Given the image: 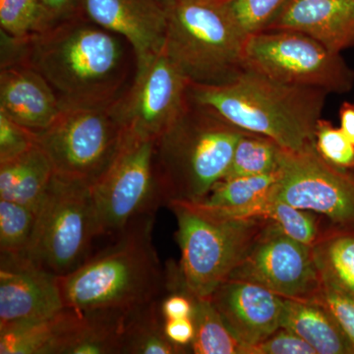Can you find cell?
<instances>
[{"label":"cell","instance_id":"obj_1","mask_svg":"<svg viewBox=\"0 0 354 354\" xmlns=\"http://www.w3.org/2000/svg\"><path fill=\"white\" fill-rule=\"evenodd\" d=\"M122 41L75 13L21 41L17 64L41 74L62 108L113 106L130 86L129 57Z\"/></svg>","mask_w":354,"mask_h":354},{"label":"cell","instance_id":"obj_2","mask_svg":"<svg viewBox=\"0 0 354 354\" xmlns=\"http://www.w3.org/2000/svg\"><path fill=\"white\" fill-rule=\"evenodd\" d=\"M328 94L279 82L248 68L225 85L188 86L193 101L244 131L269 137L292 152L315 148L316 127Z\"/></svg>","mask_w":354,"mask_h":354},{"label":"cell","instance_id":"obj_3","mask_svg":"<svg viewBox=\"0 0 354 354\" xmlns=\"http://www.w3.org/2000/svg\"><path fill=\"white\" fill-rule=\"evenodd\" d=\"M153 216L133 221L111 246L59 277L65 306L80 311L127 310L162 297L165 268L153 246Z\"/></svg>","mask_w":354,"mask_h":354},{"label":"cell","instance_id":"obj_4","mask_svg":"<svg viewBox=\"0 0 354 354\" xmlns=\"http://www.w3.org/2000/svg\"><path fill=\"white\" fill-rule=\"evenodd\" d=\"M244 132L188 95L183 113L156 144L167 205L202 202L227 176Z\"/></svg>","mask_w":354,"mask_h":354},{"label":"cell","instance_id":"obj_5","mask_svg":"<svg viewBox=\"0 0 354 354\" xmlns=\"http://www.w3.org/2000/svg\"><path fill=\"white\" fill-rule=\"evenodd\" d=\"M167 206L177 221L181 278L196 297H211L230 279L268 223L228 215L202 203L172 201Z\"/></svg>","mask_w":354,"mask_h":354},{"label":"cell","instance_id":"obj_6","mask_svg":"<svg viewBox=\"0 0 354 354\" xmlns=\"http://www.w3.org/2000/svg\"><path fill=\"white\" fill-rule=\"evenodd\" d=\"M246 39L221 6L176 1L167 7L164 53L189 84L234 80L245 69Z\"/></svg>","mask_w":354,"mask_h":354},{"label":"cell","instance_id":"obj_7","mask_svg":"<svg viewBox=\"0 0 354 354\" xmlns=\"http://www.w3.org/2000/svg\"><path fill=\"white\" fill-rule=\"evenodd\" d=\"M97 236L90 184L55 174L25 253L48 271L64 277L90 257Z\"/></svg>","mask_w":354,"mask_h":354},{"label":"cell","instance_id":"obj_8","mask_svg":"<svg viewBox=\"0 0 354 354\" xmlns=\"http://www.w3.org/2000/svg\"><path fill=\"white\" fill-rule=\"evenodd\" d=\"M156 144L125 132L120 152L92 187L97 234L118 236L144 216L167 204L158 174Z\"/></svg>","mask_w":354,"mask_h":354},{"label":"cell","instance_id":"obj_9","mask_svg":"<svg viewBox=\"0 0 354 354\" xmlns=\"http://www.w3.org/2000/svg\"><path fill=\"white\" fill-rule=\"evenodd\" d=\"M34 133L55 174L91 186L113 164L125 138L113 106L62 108L50 127Z\"/></svg>","mask_w":354,"mask_h":354},{"label":"cell","instance_id":"obj_10","mask_svg":"<svg viewBox=\"0 0 354 354\" xmlns=\"http://www.w3.org/2000/svg\"><path fill=\"white\" fill-rule=\"evenodd\" d=\"M245 68L288 85L344 94L353 90L354 71L341 53L290 30H270L247 37Z\"/></svg>","mask_w":354,"mask_h":354},{"label":"cell","instance_id":"obj_11","mask_svg":"<svg viewBox=\"0 0 354 354\" xmlns=\"http://www.w3.org/2000/svg\"><path fill=\"white\" fill-rule=\"evenodd\" d=\"M272 198L322 216L335 227H354V169L329 164L315 148L285 150Z\"/></svg>","mask_w":354,"mask_h":354},{"label":"cell","instance_id":"obj_12","mask_svg":"<svg viewBox=\"0 0 354 354\" xmlns=\"http://www.w3.org/2000/svg\"><path fill=\"white\" fill-rule=\"evenodd\" d=\"M185 77L164 53L135 66L132 83L113 104L128 134L158 141L188 102Z\"/></svg>","mask_w":354,"mask_h":354},{"label":"cell","instance_id":"obj_13","mask_svg":"<svg viewBox=\"0 0 354 354\" xmlns=\"http://www.w3.org/2000/svg\"><path fill=\"white\" fill-rule=\"evenodd\" d=\"M228 279L255 283L290 299H312L322 286L312 247L290 239L269 221Z\"/></svg>","mask_w":354,"mask_h":354},{"label":"cell","instance_id":"obj_14","mask_svg":"<svg viewBox=\"0 0 354 354\" xmlns=\"http://www.w3.org/2000/svg\"><path fill=\"white\" fill-rule=\"evenodd\" d=\"M64 307L59 277L26 253L1 252L0 330L44 320Z\"/></svg>","mask_w":354,"mask_h":354},{"label":"cell","instance_id":"obj_15","mask_svg":"<svg viewBox=\"0 0 354 354\" xmlns=\"http://www.w3.org/2000/svg\"><path fill=\"white\" fill-rule=\"evenodd\" d=\"M76 13L124 39L135 66L164 53L167 7L162 0H77Z\"/></svg>","mask_w":354,"mask_h":354},{"label":"cell","instance_id":"obj_16","mask_svg":"<svg viewBox=\"0 0 354 354\" xmlns=\"http://www.w3.org/2000/svg\"><path fill=\"white\" fill-rule=\"evenodd\" d=\"M223 323L243 346H254L281 326L285 298L248 281L227 279L212 295Z\"/></svg>","mask_w":354,"mask_h":354},{"label":"cell","instance_id":"obj_17","mask_svg":"<svg viewBox=\"0 0 354 354\" xmlns=\"http://www.w3.org/2000/svg\"><path fill=\"white\" fill-rule=\"evenodd\" d=\"M0 111L32 132L50 127L62 106L48 81L29 65L1 66Z\"/></svg>","mask_w":354,"mask_h":354},{"label":"cell","instance_id":"obj_18","mask_svg":"<svg viewBox=\"0 0 354 354\" xmlns=\"http://www.w3.org/2000/svg\"><path fill=\"white\" fill-rule=\"evenodd\" d=\"M270 30L300 32L341 53L354 46V0H290Z\"/></svg>","mask_w":354,"mask_h":354},{"label":"cell","instance_id":"obj_19","mask_svg":"<svg viewBox=\"0 0 354 354\" xmlns=\"http://www.w3.org/2000/svg\"><path fill=\"white\" fill-rule=\"evenodd\" d=\"M281 327L299 335L317 354H354V348L332 314L314 300L285 298Z\"/></svg>","mask_w":354,"mask_h":354},{"label":"cell","instance_id":"obj_20","mask_svg":"<svg viewBox=\"0 0 354 354\" xmlns=\"http://www.w3.org/2000/svg\"><path fill=\"white\" fill-rule=\"evenodd\" d=\"M53 176L50 158L36 144L20 157L0 164V199L38 213Z\"/></svg>","mask_w":354,"mask_h":354},{"label":"cell","instance_id":"obj_21","mask_svg":"<svg viewBox=\"0 0 354 354\" xmlns=\"http://www.w3.org/2000/svg\"><path fill=\"white\" fill-rule=\"evenodd\" d=\"M82 319V311L65 306L44 320L0 330V353L60 354Z\"/></svg>","mask_w":354,"mask_h":354},{"label":"cell","instance_id":"obj_22","mask_svg":"<svg viewBox=\"0 0 354 354\" xmlns=\"http://www.w3.org/2000/svg\"><path fill=\"white\" fill-rule=\"evenodd\" d=\"M279 177V169L260 176L225 178L199 203L228 215L261 218L262 209L271 199Z\"/></svg>","mask_w":354,"mask_h":354},{"label":"cell","instance_id":"obj_23","mask_svg":"<svg viewBox=\"0 0 354 354\" xmlns=\"http://www.w3.org/2000/svg\"><path fill=\"white\" fill-rule=\"evenodd\" d=\"M312 252L322 283L354 297V227L330 225Z\"/></svg>","mask_w":354,"mask_h":354},{"label":"cell","instance_id":"obj_24","mask_svg":"<svg viewBox=\"0 0 354 354\" xmlns=\"http://www.w3.org/2000/svg\"><path fill=\"white\" fill-rule=\"evenodd\" d=\"M160 299L128 310L120 354H181L165 337Z\"/></svg>","mask_w":354,"mask_h":354},{"label":"cell","instance_id":"obj_25","mask_svg":"<svg viewBox=\"0 0 354 354\" xmlns=\"http://www.w3.org/2000/svg\"><path fill=\"white\" fill-rule=\"evenodd\" d=\"M193 321L195 337L191 346V353L243 354V346L227 329L211 297L195 298Z\"/></svg>","mask_w":354,"mask_h":354},{"label":"cell","instance_id":"obj_26","mask_svg":"<svg viewBox=\"0 0 354 354\" xmlns=\"http://www.w3.org/2000/svg\"><path fill=\"white\" fill-rule=\"evenodd\" d=\"M285 150L269 137L245 131L237 142L225 179L279 171Z\"/></svg>","mask_w":354,"mask_h":354},{"label":"cell","instance_id":"obj_27","mask_svg":"<svg viewBox=\"0 0 354 354\" xmlns=\"http://www.w3.org/2000/svg\"><path fill=\"white\" fill-rule=\"evenodd\" d=\"M261 218L274 223L290 239L310 247L330 225L329 221L314 212L297 208L272 197L266 203Z\"/></svg>","mask_w":354,"mask_h":354},{"label":"cell","instance_id":"obj_28","mask_svg":"<svg viewBox=\"0 0 354 354\" xmlns=\"http://www.w3.org/2000/svg\"><path fill=\"white\" fill-rule=\"evenodd\" d=\"M57 22L43 0H0L2 32L11 38L31 39Z\"/></svg>","mask_w":354,"mask_h":354},{"label":"cell","instance_id":"obj_29","mask_svg":"<svg viewBox=\"0 0 354 354\" xmlns=\"http://www.w3.org/2000/svg\"><path fill=\"white\" fill-rule=\"evenodd\" d=\"M37 213L28 207L0 199V251L25 253L31 242Z\"/></svg>","mask_w":354,"mask_h":354},{"label":"cell","instance_id":"obj_30","mask_svg":"<svg viewBox=\"0 0 354 354\" xmlns=\"http://www.w3.org/2000/svg\"><path fill=\"white\" fill-rule=\"evenodd\" d=\"M290 0H228L223 10L246 37L269 30Z\"/></svg>","mask_w":354,"mask_h":354},{"label":"cell","instance_id":"obj_31","mask_svg":"<svg viewBox=\"0 0 354 354\" xmlns=\"http://www.w3.org/2000/svg\"><path fill=\"white\" fill-rule=\"evenodd\" d=\"M315 146L326 162L339 169L353 171L354 146L341 128L321 118L316 127Z\"/></svg>","mask_w":354,"mask_h":354},{"label":"cell","instance_id":"obj_32","mask_svg":"<svg viewBox=\"0 0 354 354\" xmlns=\"http://www.w3.org/2000/svg\"><path fill=\"white\" fill-rule=\"evenodd\" d=\"M332 314L354 348V297L322 283L320 290L312 298Z\"/></svg>","mask_w":354,"mask_h":354},{"label":"cell","instance_id":"obj_33","mask_svg":"<svg viewBox=\"0 0 354 354\" xmlns=\"http://www.w3.org/2000/svg\"><path fill=\"white\" fill-rule=\"evenodd\" d=\"M36 144L34 132L0 111V164L20 157Z\"/></svg>","mask_w":354,"mask_h":354},{"label":"cell","instance_id":"obj_34","mask_svg":"<svg viewBox=\"0 0 354 354\" xmlns=\"http://www.w3.org/2000/svg\"><path fill=\"white\" fill-rule=\"evenodd\" d=\"M244 354H317L299 335L281 327L264 341L247 346Z\"/></svg>","mask_w":354,"mask_h":354},{"label":"cell","instance_id":"obj_35","mask_svg":"<svg viewBox=\"0 0 354 354\" xmlns=\"http://www.w3.org/2000/svg\"><path fill=\"white\" fill-rule=\"evenodd\" d=\"M164 333L167 341L180 353H188L195 337L194 321L191 318L164 320Z\"/></svg>","mask_w":354,"mask_h":354},{"label":"cell","instance_id":"obj_36","mask_svg":"<svg viewBox=\"0 0 354 354\" xmlns=\"http://www.w3.org/2000/svg\"><path fill=\"white\" fill-rule=\"evenodd\" d=\"M55 19L62 21L76 13L77 0H43Z\"/></svg>","mask_w":354,"mask_h":354},{"label":"cell","instance_id":"obj_37","mask_svg":"<svg viewBox=\"0 0 354 354\" xmlns=\"http://www.w3.org/2000/svg\"><path fill=\"white\" fill-rule=\"evenodd\" d=\"M339 122H341L339 128L354 146V104L353 102H342L339 109Z\"/></svg>","mask_w":354,"mask_h":354},{"label":"cell","instance_id":"obj_38","mask_svg":"<svg viewBox=\"0 0 354 354\" xmlns=\"http://www.w3.org/2000/svg\"><path fill=\"white\" fill-rule=\"evenodd\" d=\"M176 1H191L198 2V3L214 4V6H223L228 0H176Z\"/></svg>","mask_w":354,"mask_h":354},{"label":"cell","instance_id":"obj_39","mask_svg":"<svg viewBox=\"0 0 354 354\" xmlns=\"http://www.w3.org/2000/svg\"><path fill=\"white\" fill-rule=\"evenodd\" d=\"M162 1L164 2L167 7H169L171 6L172 4L174 3V2H176V0H162Z\"/></svg>","mask_w":354,"mask_h":354}]
</instances>
